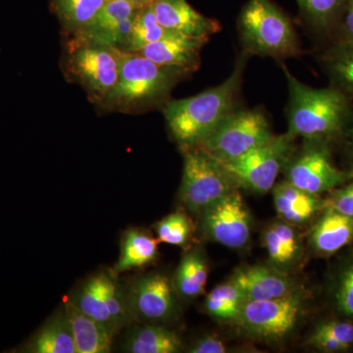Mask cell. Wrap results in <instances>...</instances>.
I'll list each match as a JSON object with an SVG mask.
<instances>
[{"mask_svg":"<svg viewBox=\"0 0 353 353\" xmlns=\"http://www.w3.org/2000/svg\"><path fill=\"white\" fill-rule=\"evenodd\" d=\"M250 57L241 53L225 82L201 94L182 99H169L163 114L172 137L183 150L201 145L221 121L236 110L243 73Z\"/></svg>","mask_w":353,"mask_h":353,"instance_id":"cell-1","label":"cell"},{"mask_svg":"<svg viewBox=\"0 0 353 353\" xmlns=\"http://www.w3.org/2000/svg\"><path fill=\"white\" fill-rule=\"evenodd\" d=\"M282 69L289 88L288 134L324 141L345 131L353 114L345 92L336 87H309L297 80L285 64Z\"/></svg>","mask_w":353,"mask_h":353,"instance_id":"cell-2","label":"cell"},{"mask_svg":"<svg viewBox=\"0 0 353 353\" xmlns=\"http://www.w3.org/2000/svg\"><path fill=\"white\" fill-rule=\"evenodd\" d=\"M188 76L181 70L161 66L139 53L123 51L118 82L99 108L136 114L164 106L174 88Z\"/></svg>","mask_w":353,"mask_h":353,"instance_id":"cell-3","label":"cell"},{"mask_svg":"<svg viewBox=\"0 0 353 353\" xmlns=\"http://www.w3.org/2000/svg\"><path fill=\"white\" fill-rule=\"evenodd\" d=\"M243 52L278 61L301 57V41L292 21L272 0H248L238 18Z\"/></svg>","mask_w":353,"mask_h":353,"instance_id":"cell-4","label":"cell"},{"mask_svg":"<svg viewBox=\"0 0 353 353\" xmlns=\"http://www.w3.org/2000/svg\"><path fill=\"white\" fill-rule=\"evenodd\" d=\"M122 54L118 48L67 39L62 69L67 80L78 83L88 101L101 108L118 82Z\"/></svg>","mask_w":353,"mask_h":353,"instance_id":"cell-5","label":"cell"},{"mask_svg":"<svg viewBox=\"0 0 353 353\" xmlns=\"http://www.w3.org/2000/svg\"><path fill=\"white\" fill-rule=\"evenodd\" d=\"M183 170L179 196L183 205L201 214L236 190V181L215 158L202 148L183 150Z\"/></svg>","mask_w":353,"mask_h":353,"instance_id":"cell-6","label":"cell"},{"mask_svg":"<svg viewBox=\"0 0 353 353\" xmlns=\"http://www.w3.org/2000/svg\"><path fill=\"white\" fill-rule=\"evenodd\" d=\"M260 109H238L228 114L199 148L221 163L232 161L273 138Z\"/></svg>","mask_w":353,"mask_h":353,"instance_id":"cell-7","label":"cell"},{"mask_svg":"<svg viewBox=\"0 0 353 353\" xmlns=\"http://www.w3.org/2000/svg\"><path fill=\"white\" fill-rule=\"evenodd\" d=\"M294 139L287 132L282 136H274L264 145L253 148L236 159L220 163L238 185L257 194H265L273 189L279 173L290 159Z\"/></svg>","mask_w":353,"mask_h":353,"instance_id":"cell-8","label":"cell"},{"mask_svg":"<svg viewBox=\"0 0 353 353\" xmlns=\"http://www.w3.org/2000/svg\"><path fill=\"white\" fill-rule=\"evenodd\" d=\"M303 310L299 292L280 299L245 301L236 321L252 336L280 341L296 328Z\"/></svg>","mask_w":353,"mask_h":353,"instance_id":"cell-9","label":"cell"},{"mask_svg":"<svg viewBox=\"0 0 353 353\" xmlns=\"http://www.w3.org/2000/svg\"><path fill=\"white\" fill-rule=\"evenodd\" d=\"M201 215L202 231L210 240L234 250L243 248L250 241V211L236 190Z\"/></svg>","mask_w":353,"mask_h":353,"instance_id":"cell-10","label":"cell"},{"mask_svg":"<svg viewBox=\"0 0 353 353\" xmlns=\"http://www.w3.org/2000/svg\"><path fill=\"white\" fill-rule=\"evenodd\" d=\"M139 9L128 0H108L90 24L67 39L124 50Z\"/></svg>","mask_w":353,"mask_h":353,"instance_id":"cell-11","label":"cell"},{"mask_svg":"<svg viewBox=\"0 0 353 353\" xmlns=\"http://www.w3.org/2000/svg\"><path fill=\"white\" fill-rule=\"evenodd\" d=\"M287 181L299 189L317 194L334 190L345 182L350 175L336 168L328 153L320 146L305 148L285 165Z\"/></svg>","mask_w":353,"mask_h":353,"instance_id":"cell-12","label":"cell"},{"mask_svg":"<svg viewBox=\"0 0 353 353\" xmlns=\"http://www.w3.org/2000/svg\"><path fill=\"white\" fill-rule=\"evenodd\" d=\"M128 301L132 316H138L145 321H165L175 310L170 281L160 274L145 276L136 281Z\"/></svg>","mask_w":353,"mask_h":353,"instance_id":"cell-13","label":"cell"},{"mask_svg":"<svg viewBox=\"0 0 353 353\" xmlns=\"http://www.w3.org/2000/svg\"><path fill=\"white\" fill-rule=\"evenodd\" d=\"M152 7L158 22L174 34L209 39L221 30L217 20L202 15L187 0H154Z\"/></svg>","mask_w":353,"mask_h":353,"instance_id":"cell-14","label":"cell"},{"mask_svg":"<svg viewBox=\"0 0 353 353\" xmlns=\"http://www.w3.org/2000/svg\"><path fill=\"white\" fill-rule=\"evenodd\" d=\"M208 41L176 34L148 44L136 53L154 63L179 69L190 75L201 67V50Z\"/></svg>","mask_w":353,"mask_h":353,"instance_id":"cell-15","label":"cell"},{"mask_svg":"<svg viewBox=\"0 0 353 353\" xmlns=\"http://www.w3.org/2000/svg\"><path fill=\"white\" fill-rule=\"evenodd\" d=\"M245 301L280 299L296 292L294 283L283 272L264 266L245 267L231 279Z\"/></svg>","mask_w":353,"mask_h":353,"instance_id":"cell-16","label":"cell"},{"mask_svg":"<svg viewBox=\"0 0 353 353\" xmlns=\"http://www.w3.org/2000/svg\"><path fill=\"white\" fill-rule=\"evenodd\" d=\"M64 313L73 334L77 353H108L112 347L115 334L101 322L85 315L69 299L65 301Z\"/></svg>","mask_w":353,"mask_h":353,"instance_id":"cell-17","label":"cell"},{"mask_svg":"<svg viewBox=\"0 0 353 353\" xmlns=\"http://www.w3.org/2000/svg\"><path fill=\"white\" fill-rule=\"evenodd\" d=\"M273 194L278 214L289 224H303L322 208L317 194L299 189L288 181L274 185Z\"/></svg>","mask_w":353,"mask_h":353,"instance_id":"cell-18","label":"cell"},{"mask_svg":"<svg viewBox=\"0 0 353 353\" xmlns=\"http://www.w3.org/2000/svg\"><path fill=\"white\" fill-rule=\"evenodd\" d=\"M310 240L323 254L339 252L353 241V218L328 208L313 227Z\"/></svg>","mask_w":353,"mask_h":353,"instance_id":"cell-19","label":"cell"},{"mask_svg":"<svg viewBox=\"0 0 353 353\" xmlns=\"http://www.w3.org/2000/svg\"><path fill=\"white\" fill-rule=\"evenodd\" d=\"M28 353H77L73 334L64 311L54 315L21 347Z\"/></svg>","mask_w":353,"mask_h":353,"instance_id":"cell-20","label":"cell"},{"mask_svg":"<svg viewBox=\"0 0 353 353\" xmlns=\"http://www.w3.org/2000/svg\"><path fill=\"white\" fill-rule=\"evenodd\" d=\"M158 255V241L141 229H130L123 236L119 260L114 273L121 274L152 263Z\"/></svg>","mask_w":353,"mask_h":353,"instance_id":"cell-21","label":"cell"},{"mask_svg":"<svg viewBox=\"0 0 353 353\" xmlns=\"http://www.w3.org/2000/svg\"><path fill=\"white\" fill-rule=\"evenodd\" d=\"M263 241L269 259L280 268L294 264L301 254V240L289 223L271 225L265 231Z\"/></svg>","mask_w":353,"mask_h":353,"instance_id":"cell-22","label":"cell"},{"mask_svg":"<svg viewBox=\"0 0 353 353\" xmlns=\"http://www.w3.org/2000/svg\"><path fill=\"white\" fill-rule=\"evenodd\" d=\"M181 350V339L170 330L158 326L134 330L124 345V352L131 353H176Z\"/></svg>","mask_w":353,"mask_h":353,"instance_id":"cell-23","label":"cell"},{"mask_svg":"<svg viewBox=\"0 0 353 353\" xmlns=\"http://www.w3.org/2000/svg\"><path fill=\"white\" fill-rule=\"evenodd\" d=\"M108 0H52L51 8L57 16L65 36L83 30L108 3Z\"/></svg>","mask_w":353,"mask_h":353,"instance_id":"cell-24","label":"cell"},{"mask_svg":"<svg viewBox=\"0 0 353 353\" xmlns=\"http://www.w3.org/2000/svg\"><path fill=\"white\" fill-rule=\"evenodd\" d=\"M299 13L311 30L320 34L339 27L347 0H296Z\"/></svg>","mask_w":353,"mask_h":353,"instance_id":"cell-25","label":"cell"},{"mask_svg":"<svg viewBox=\"0 0 353 353\" xmlns=\"http://www.w3.org/2000/svg\"><path fill=\"white\" fill-rule=\"evenodd\" d=\"M68 299L85 315L101 322L114 334H117V330L114 326L112 317L109 313L108 304L104 299L101 272L88 279Z\"/></svg>","mask_w":353,"mask_h":353,"instance_id":"cell-26","label":"cell"},{"mask_svg":"<svg viewBox=\"0 0 353 353\" xmlns=\"http://www.w3.org/2000/svg\"><path fill=\"white\" fill-rule=\"evenodd\" d=\"M208 267L201 252H190L185 254L176 269L175 288L185 299L201 296L205 289Z\"/></svg>","mask_w":353,"mask_h":353,"instance_id":"cell-27","label":"cell"},{"mask_svg":"<svg viewBox=\"0 0 353 353\" xmlns=\"http://www.w3.org/2000/svg\"><path fill=\"white\" fill-rule=\"evenodd\" d=\"M176 36L158 22L153 12L152 4L141 7L134 18L131 34L124 50L127 52H138L148 44L161 39Z\"/></svg>","mask_w":353,"mask_h":353,"instance_id":"cell-28","label":"cell"},{"mask_svg":"<svg viewBox=\"0 0 353 353\" xmlns=\"http://www.w3.org/2000/svg\"><path fill=\"white\" fill-rule=\"evenodd\" d=\"M245 301L243 292L230 281L226 284L217 285L209 292L205 299V309L209 314L217 319L236 321Z\"/></svg>","mask_w":353,"mask_h":353,"instance_id":"cell-29","label":"cell"},{"mask_svg":"<svg viewBox=\"0 0 353 353\" xmlns=\"http://www.w3.org/2000/svg\"><path fill=\"white\" fill-rule=\"evenodd\" d=\"M324 64L334 87L353 94V46L336 43L325 54Z\"/></svg>","mask_w":353,"mask_h":353,"instance_id":"cell-30","label":"cell"},{"mask_svg":"<svg viewBox=\"0 0 353 353\" xmlns=\"http://www.w3.org/2000/svg\"><path fill=\"white\" fill-rule=\"evenodd\" d=\"M155 231L158 241L168 245L183 246L192 236V222L182 212L172 213L157 223Z\"/></svg>","mask_w":353,"mask_h":353,"instance_id":"cell-31","label":"cell"},{"mask_svg":"<svg viewBox=\"0 0 353 353\" xmlns=\"http://www.w3.org/2000/svg\"><path fill=\"white\" fill-rule=\"evenodd\" d=\"M313 334L327 336L339 341L348 348L353 345V324L350 322L329 321L322 323Z\"/></svg>","mask_w":353,"mask_h":353,"instance_id":"cell-32","label":"cell"},{"mask_svg":"<svg viewBox=\"0 0 353 353\" xmlns=\"http://www.w3.org/2000/svg\"><path fill=\"white\" fill-rule=\"evenodd\" d=\"M336 299L341 312L353 318V262L341 273Z\"/></svg>","mask_w":353,"mask_h":353,"instance_id":"cell-33","label":"cell"},{"mask_svg":"<svg viewBox=\"0 0 353 353\" xmlns=\"http://www.w3.org/2000/svg\"><path fill=\"white\" fill-rule=\"evenodd\" d=\"M329 208L353 218V183L334 194Z\"/></svg>","mask_w":353,"mask_h":353,"instance_id":"cell-34","label":"cell"},{"mask_svg":"<svg viewBox=\"0 0 353 353\" xmlns=\"http://www.w3.org/2000/svg\"><path fill=\"white\" fill-rule=\"evenodd\" d=\"M341 39L338 43L353 46V0H347L345 13L340 23Z\"/></svg>","mask_w":353,"mask_h":353,"instance_id":"cell-35","label":"cell"},{"mask_svg":"<svg viewBox=\"0 0 353 353\" xmlns=\"http://www.w3.org/2000/svg\"><path fill=\"white\" fill-rule=\"evenodd\" d=\"M192 353H225L227 347L220 339L215 336H205L197 341L190 350Z\"/></svg>","mask_w":353,"mask_h":353,"instance_id":"cell-36","label":"cell"},{"mask_svg":"<svg viewBox=\"0 0 353 353\" xmlns=\"http://www.w3.org/2000/svg\"><path fill=\"white\" fill-rule=\"evenodd\" d=\"M128 1L141 8V7L150 6L154 0H128Z\"/></svg>","mask_w":353,"mask_h":353,"instance_id":"cell-37","label":"cell"},{"mask_svg":"<svg viewBox=\"0 0 353 353\" xmlns=\"http://www.w3.org/2000/svg\"><path fill=\"white\" fill-rule=\"evenodd\" d=\"M352 150H353V129L352 132Z\"/></svg>","mask_w":353,"mask_h":353,"instance_id":"cell-38","label":"cell"}]
</instances>
